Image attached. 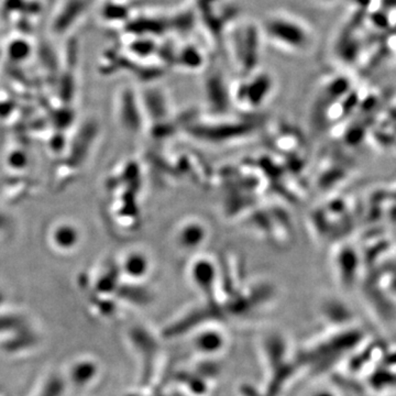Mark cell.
<instances>
[{
	"label": "cell",
	"mask_w": 396,
	"mask_h": 396,
	"mask_svg": "<svg viewBox=\"0 0 396 396\" xmlns=\"http://www.w3.org/2000/svg\"><path fill=\"white\" fill-rule=\"evenodd\" d=\"M260 27L264 42L287 53H307L315 44V32L309 23L287 11L267 14Z\"/></svg>",
	"instance_id": "obj_1"
},
{
	"label": "cell",
	"mask_w": 396,
	"mask_h": 396,
	"mask_svg": "<svg viewBox=\"0 0 396 396\" xmlns=\"http://www.w3.org/2000/svg\"><path fill=\"white\" fill-rule=\"evenodd\" d=\"M264 43L260 23L241 20L229 30L228 46L231 59L242 73L258 70L262 44Z\"/></svg>",
	"instance_id": "obj_2"
},
{
	"label": "cell",
	"mask_w": 396,
	"mask_h": 396,
	"mask_svg": "<svg viewBox=\"0 0 396 396\" xmlns=\"http://www.w3.org/2000/svg\"><path fill=\"white\" fill-rule=\"evenodd\" d=\"M274 88V80L267 72H251L246 77L239 80L231 94L241 107L257 108L270 97Z\"/></svg>",
	"instance_id": "obj_3"
},
{
	"label": "cell",
	"mask_w": 396,
	"mask_h": 396,
	"mask_svg": "<svg viewBox=\"0 0 396 396\" xmlns=\"http://www.w3.org/2000/svg\"><path fill=\"white\" fill-rule=\"evenodd\" d=\"M337 272V277L341 284L346 287H351L357 281L360 270V257L357 251L350 246H343L336 255L333 260Z\"/></svg>",
	"instance_id": "obj_4"
},
{
	"label": "cell",
	"mask_w": 396,
	"mask_h": 396,
	"mask_svg": "<svg viewBox=\"0 0 396 396\" xmlns=\"http://www.w3.org/2000/svg\"><path fill=\"white\" fill-rule=\"evenodd\" d=\"M176 242L182 249H193L200 247L206 239V227L200 221H184L176 234Z\"/></svg>",
	"instance_id": "obj_5"
},
{
	"label": "cell",
	"mask_w": 396,
	"mask_h": 396,
	"mask_svg": "<svg viewBox=\"0 0 396 396\" xmlns=\"http://www.w3.org/2000/svg\"><path fill=\"white\" fill-rule=\"evenodd\" d=\"M124 269L132 277H142L149 269L148 259L142 253H132L127 258Z\"/></svg>",
	"instance_id": "obj_6"
},
{
	"label": "cell",
	"mask_w": 396,
	"mask_h": 396,
	"mask_svg": "<svg viewBox=\"0 0 396 396\" xmlns=\"http://www.w3.org/2000/svg\"><path fill=\"white\" fill-rule=\"evenodd\" d=\"M214 269L208 263H196L192 267V279L198 287L208 289L214 279Z\"/></svg>",
	"instance_id": "obj_7"
},
{
	"label": "cell",
	"mask_w": 396,
	"mask_h": 396,
	"mask_svg": "<svg viewBox=\"0 0 396 396\" xmlns=\"http://www.w3.org/2000/svg\"><path fill=\"white\" fill-rule=\"evenodd\" d=\"M54 240L60 248H72L77 242V231L73 227H59L54 232Z\"/></svg>",
	"instance_id": "obj_8"
},
{
	"label": "cell",
	"mask_w": 396,
	"mask_h": 396,
	"mask_svg": "<svg viewBox=\"0 0 396 396\" xmlns=\"http://www.w3.org/2000/svg\"><path fill=\"white\" fill-rule=\"evenodd\" d=\"M223 343H224L223 338L216 333H204L197 341V345L200 348V350L208 353H213L220 349Z\"/></svg>",
	"instance_id": "obj_9"
},
{
	"label": "cell",
	"mask_w": 396,
	"mask_h": 396,
	"mask_svg": "<svg viewBox=\"0 0 396 396\" xmlns=\"http://www.w3.org/2000/svg\"><path fill=\"white\" fill-rule=\"evenodd\" d=\"M311 396H337L333 392L329 391V390H321V391L314 393Z\"/></svg>",
	"instance_id": "obj_10"
},
{
	"label": "cell",
	"mask_w": 396,
	"mask_h": 396,
	"mask_svg": "<svg viewBox=\"0 0 396 396\" xmlns=\"http://www.w3.org/2000/svg\"><path fill=\"white\" fill-rule=\"evenodd\" d=\"M319 3L325 4V5H327V4L336 3L337 0H319Z\"/></svg>",
	"instance_id": "obj_11"
},
{
	"label": "cell",
	"mask_w": 396,
	"mask_h": 396,
	"mask_svg": "<svg viewBox=\"0 0 396 396\" xmlns=\"http://www.w3.org/2000/svg\"><path fill=\"white\" fill-rule=\"evenodd\" d=\"M387 396H396V394H391V395H387Z\"/></svg>",
	"instance_id": "obj_12"
}]
</instances>
